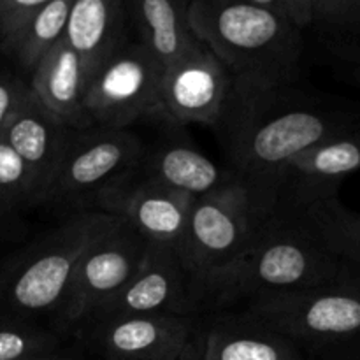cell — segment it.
<instances>
[{
  "label": "cell",
  "instance_id": "11",
  "mask_svg": "<svg viewBox=\"0 0 360 360\" xmlns=\"http://www.w3.org/2000/svg\"><path fill=\"white\" fill-rule=\"evenodd\" d=\"M137 315L204 316L195 278L176 250L150 243L136 274L86 322Z\"/></svg>",
  "mask_w": 360,
  "mask_h": 360
},
{
  "label": "cell",
  "instance_id": "10",
  "mask_svg": "<svg viewBox=\"0 0 360 360\" xmlns=\"http://www.w3.org/2000/svg\"><path fill=\"white\" fill-rule=\"evenodd\" d=\"M207 316L137 315L86 322L77 330L105 360H200Z\"/></svg>",
  "mask_w": 360,
  "mask_h": 360
},
{
  "label": "cell",
  "instance_id": "22",
  "mask_svg": "<svg viewBox=\"0 0 360 360\" xmlns=\"http://www.w3.org/2000/svg\"><path fill=\"white\" fill-rule=\"evenodd\" d=\"M294 213L330 253L360 271V213L348 210L338 195L315 200Z\"/></svg>",
  "mask_w": 360,
  "mask_h": 360
},
{
  "label": "cell",
  "instance_id": "4",
  "mask_svg": "<svg viewBox=\"0 0 360 360\" xmlns=\"http://www.w3.org/2000/svg\"><path fill=\"white\" fill-rule=\"evenodd\" d=\"M232 311L297 345L308 357L360 341V271L322 285L266 295Z\"/></svg>",
  "mask_w": 360,
  "mask_h": 360
},
{
  "label": "cell",
  "instance_id": "18",
  "mask_svg": "<svg viewBox=\"0 0 360 360\" xmlns=\"http://www.w3.org/2000/svg\"><path fill=\"white\" fill-rule=\"evenodd\" d=\"M200 360H313L287 338L238 311L207 315Z\"/></svg>",
  "mask_w": 360,
  "mask_h": 360
},
{
  "label": "cell",
  "instance_id": "14",
  "mask_svg": "<svg viewBox=\"0 0 360 360\" xmlns=\"http://www.w3.org/2000/svg\"><path fill=\"white\" fill-rule=\"evenodd\" d=\"M360 171V125L322 141L285 165L276 188V210L294 211L338 195L340 186Z\"/></svg>",
  "mask_w": 360,
  "mask_h": 360
},
{
  "label": "cell",
  "instance_id": "27",
  "mask_svg": "<svg viewBox=\"0 0 360 360\" xmlns=\"http://www.w3.org/2000/svg\"><path fill=\"white\" fill-rule=\"evenodd\" d=\"M28 91V83L21 77L0 69V134Z\"/></svg>",
  "mask_w": 360,
  "mask_h": 360
},
{
  "label": "cell",
  "instance_id": "6",
  "mask_svg": "<svg viewBox=\"0 0 360 360\" xmlns=\"http://www.w3.org/2000/svg\"><path fill=\"white\" fill-rule=\"evenodd\" d=\"M144 151L139 137L129 129L74 130L39 206L62 211L67 217L91 211L101 190L139 169Z\"/></svg>",
  "mask_w": 360,
  "mask_h": 360
},
{
  "label": "cell",
  "instance_id": "28",
  "mask_svg": "<svg viewBox=\"0 0 360 360\" xmlns=\"http://www.w3.org/2000/svg\"><path fill=\"white\" fill-rule=\"evenodd\" d=\"M330 56H334L341 69L348 74L355 86L360 88V39L341 44L327 46Z\"/></svg>",
  "mask_w": 360,
  "mask_h": 360
},
{
  "label": "cell",
  "instance_id": "9",
  "mask_svg": "<svg viewBox=\"0 0 360 360\" xmlns=\"http://www.w3.org/2000/svg\"><path fill=\"white\" fill-rule=\"evenodd\" d=\"M164 72L139 42H125L88 83L84 112L90 125L127 129L157 115Z\"/></svg>",
  "mask_w": 360,
  "mask_h": 360
},
{
  "label": "cell",
  "instance_id": "17",
  "mask_svg": "<svg viewBox=\"0 0 360 360\" xmlns=\"http://www.w3.org/2000/svg\"><path fill=\"white\" fill-rule=\"evenodd\" d=\"M129 28L123 0H72L63 42L79 56L91 79L129 42Z\"/></svg>",
  "mask_w": 360,
  "mask_h": 360
},
{
  "label": "cell",
  "instance_id": "2",
  "mask_svg": "<svg viewBox=\"0 0 360 360\" xmlns=\"http://www.w3.org/2000/svg\"><path fill=\"white\" fill-rule=\"evenodd\" d=\"M347 269L348 264L330 253L299 214L274 211L241 255L195 281L207 316L266 295L322 285Z\"/></svg>",
  "mask_w": 360,
  "mask_h": 360
},
{
  "label": "cell",
  "instance_id": "21",
  "mask_svg": "<svg viewBox=\"0 0 360 360\" xmlns=\"http://www.w3.org/2000/svg\"><path fill=\"white\" fill-rule=\"evenodd\" d=\"M326 46L360 39V0H257Z\"/></svg>",
  "mask_w": 360,
  "mask_h": 360
},
{
  "label": "cell",
  "instance_id": "23",
  "mask_svg": "<svg viewBox=\"0 0 360 360\" xmlns=\"http://www.w3.org/2000/svg\"><path fill=\"white\" fill-rule=\"evenodd\" d=\"M70 7L72 0H46L6 55L16 60L18 65L32 76L42 58L62 42Z\"/></svg>",
  "mask_w": 360,
  "mask_h": 360
},
{
  "label": "cell",
  "instance_id": "24",
  "mask_svg": "<svg viewBox=\"0 0 360 360\" xmlns=\"http://www.w3.org/2000/svg\"><path fill=\"white\" fill-rule=\"evenodd\" d=\"M37 200L30 171L0 139V234L11 231L25 211L37 207Z\"/></svg>",
  "mask_w": 360,
  "mask_h": 360
},
{
  "label": "cell",
  "instance_id": "19",
  "mask_svg": "<svg viewBox=\"0 0 360 360\" xmlns=\"http://www.w3.org/2000/svg\"><path fill=\"white\" fill-rule=\"evenodd\" d=\"M88 83L86 67L62 39L35 67L28 88L60 122L83 130L91 127L84 112Z\"/></svg>",
  "mask_w": 360,
  "mask_h": 360
},
{
  "label": "cell",
  "instance_id": "8",
  "mask_svg": "<svg viewBox=\"0 0 360 360\" xmlns=\"http://www.w3.org/2000/svg\"><path fill=\"white\" fill-rule=\"evenodd\" d=\"M150 243L120 218L86 246L62 301L53 313L60 333L77 330L105 301L122 290L143 262Z\"/></svg>",
  "mask_w": 360,
  "mask_h": 360
},
{
  "label": "cell",
  "instance_id": "1",
  "mask_svg": "<svg viewBox=\"0 0 360 360\" xmlns=\"http://www.w3.org/2000/svg\"><path fill=\"white\" fill-rule=\"evenodd\" d=\"M360 125V108L334 97L306 94L294 84L273 90L229 91L217 125L231 169L267 214L276 210L285 165L308 148Z\"/></svg>",
  "mask_w": 360,
  "mask_h": 360
},
{
  "label": "cell",
  "instance_id": "7",
  "mask_svg": "<svg viewBox=\"0 0 360 360\" xmlns=\"http://www.w3.org/2000/svg\"><path fill=\"white\" fill-rule=\"evenodd\" d=\"M269 217L241 183L232 181L193 200L176 253L185 269L199 280L241 255Z\"/></svg>",
  "mask_w": 360,
  "mask_h": 360
},
{
  "label": "cell",
  "instance_id": "29",
  "mask_svg": "<svg viewBox=\"0 0 360 360\" xmlns=\"http://www.w3.org/2000/svg\"><path fill=\"white\" fill-rule=\"evenodd\" d=\"M313 360H360V341L336 348V350L326 352V354L319 355Z\"/></svg>",
  "mask_w": 360,
  "mask_h": 360
},
{
  "label": "cell",
  "instance_id": "26",
  "mask_svg": "<svg viewBox=\"0 0 360 360\" xmlns=\"http://www.w3.org/2000/svg\"><path fill=\"white\" fill-rule=\"evenodd\" d=\"M44 4L46 0H0V49L4 53L14 44Z\"/></svg>",
  "mask_w": 360,
  "mask_h": 360
},
{
  "label": "cell",
  "instance_id": "5",
  "mask_svg": "<svg viewBox=\"0 0 360 360\" xmlns=\"http://www.w3.org/2000/svg\"><path fill=\"white\" fill-rule=\"evenodd\" d=\"M98 211L65 217L0 273V311L7 322L49 311L53 315L86 246L112 221Z\"/></svg>",
  "mask_w": 360,
  "mask_h": 360
},
{
  "label": "cell",
  "instance_id": "12",
  "mask_svg": "<svg viewBox=\"0 0 360 360\" xmlns=\"http://www.w3.org/2000/svg\"><path fill=\"white\" fill-rule=\"evenodd\" d=\"M193 200L134 171L101 190L91 211L127 221L151 245L178 250Z\"/></svg>",
  "mask_w": 360,
  "mask_h": 360
},
{
  "label": "cell",
  "instance_id": "15",
  "mask_svg": "<svg viewBox=\"0 0 360 360\" xmlns=\"http://www.w3.org/2000/svg\"><path fill=\"white\" fill-rule=\"evenodd\" d=\"M72 132L74 130L60 122L28 88L25 98L0 134V139L30 171L39 200L62 162Z\"/></svg>",
  "mask_w": 360,
  "mask_h": 360
},
{
  "label": "cell",
  "instance_id": "3",
  "mask_svg": "<svg viewBox=\"0 0 360 360\" xmlns=\"http://www.w3.org/2000/svg\"><path fill=\"white\" fill-rule=\"evenodd\" d=\"M190 23L239 90L295 84L304 55V34L257 0H190Z\"/></svg>",
  "mask_w": 360,
  "mask_h": 360
},
{
  "label": "cell",
  "instance_id": "25",
  "mask_svg": "<svg viewBox=\"0 0 360 360\" xmlns=\"http://www.w3.org/2000/svg\"><path fill=\"white\" fill-rule=\"evenodd\" d=\"M60 338L25 322H0V360L41 359L56 355Z\"/></svg>",
  "mask_w": 360,
  "mask_h": 360
},
{
  "label": "cell",
  "instance_id": "30",
  "mask_svg": "<svg viewBox=\"0 0 360 360\" xmlns=\"http://www.w3.org/2000/svg\"><path fill=\"white\" fill-rule=\"evenodd\" d=\"M25 360H70L67 357H60V355H51V357H41V359H25Z\"/></svg>",
  "mask_w": 360,
  "mask_h": 360
},
{
  "label": "cell",
  "instance_id": "16",
  "mask_svg": "<svg viewBox=\"0 0 360 360\" xmlns=\"http://www.w3.org/2000/svg\"><path fill=\"white\" fill-rule=\"evenodd\" d=\"M125 6L137 42L165 70L204 48L190 23V0H130Z\"/></svg>",
  "mask_w": 360,
  "mask_h": 360
},
{
  "label": "cell",
  "instance_id": "20",
  "mask_svg": "<svg viewBox=\"0 0 360 360\" xmlns=\"http://www.w3.org/2000/svg\"><path fill=\"white\" fill-rule=\"evenodd\" d=\"M137 171L146 178L199 199L211 192L238 181L229 169H221L213 160L181 141H167L144 157Z\"/></svg>",
  "mask_w": 360,
  "mask_h": 360
},
{
  "label": "cell",
  "instance_id": "13",
  "mask_svg": "<svg viewBox=\"0 0 360 360\" xmlns=\"http://www.w3.org/2000/svg\"><path fill=\"white\" fill-rule=\"evenodd\" d=\"M231 91V76L204 46L164 72L157 118L172 127H214Z\"/></svg>",
  "mask_w": 360,
  "mask_h": 360
}]
</instances>
